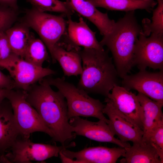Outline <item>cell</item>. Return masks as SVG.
<instances>
[{"mask_svg":"<svg viewBox=\"0 0 163 163\" xmlns=\"http://www.w3.org/2000/svg\"><path fill=\"white\" fill-rule=\"evenodd\" d=\"M39 82L26 91V100L52 133L53 140L68 145L76 134L69 122L66 99L59 91H54L42 79Z\"/></svg>","mask_w":163,"mask_h":163,"instance_id":"1","label":"cell"},{"mask_svg":"<svg viewBox=\"0 0 163 163\" xmlns=\"http://www.w3.org/2000/svg\"><path fill=\"white\" fill-rule=\"evenodd\" d=\"M107 50L93 48L80 50L82 72L77 87L87 93L101 94L106 97L118 85V75Z\"/></svg>","mask_w":163,"mask_h":163,"instance_id":"2","label":"cell"},{"mask_svg":"<svg viewBox=\"0 0 163 163\" xmlns=\"http://www.w3.org/2000/svg\"><path fill=\"white\" fill-rule=\"evenodd\" d=\"M134 11L126 12L124 17L116 22L112 32L103 36L99 42L111 52L118 76L122 78L133 67L135 43L142 31Z\"/></svg>","mask_w":163,"mask_h":163,"instance_id":"3","label":"cell"},{"mask_svg":"<svg viewBox=\"0 0 163 163\" xmlns=\"http://www.w3.org/2000/svg\"><path fill=\"white\" fill-rule=\"evenodd\" d=\"M42 80L51 86L56 87L64 97L69 119L75 117H93L107 124L108 120L103 112L105 105L99 100L90 97L85 91L64 78L46 77Z\"/></svg>","mask_w":163,"mask_h":163,"instance_id":"4","label":"cell"},{"mask_svg":"<svg viewBox=\"0 0 163 163\" xmlns=\"http://www.w3.org/2000/svg\"><path fill=\"white\" fill-rule=\"evenodd\" d=\"M26 97V91L14 89L8 90L6 97L12 107L20 136L28 139L30 134L40 132L46 133L52 138V133Z\"/></svg>","mask_w":163,"mask_h":163,"instance_id":"5","label":"cell"},{"mask_svg":"<svg viewBox=\"0 0 163 163\" xmlns=\"http://www.w3.org/2000/svg\"><path fill=\"white\" fill-rule=\"evenodd\" d=\"M62 16L32 7L27 11L22 22L37 32L51 54L66 30V23Z\"/></svg>","mask_w":163,"mask_h":163,"instance_id":"6","label":"cell"},{"mask_svg":"<svg viewBox=\"0 0 163 163\" xmlns=\"http://www.w3.org/2000/svg\"><path fill=\"white\" fill-rule=\"evenodd\" d=\"M0 67L8 71L16 88L25 91L43 78L55 73L50 68L35 65L13 53L0 60Z\"/></svg>","mask_w":163,"mask_h":163,"instance_id":"7","label":"cell"},{"mask_svg":"<svg viewBox=\"0 0 163 163\" xmlns=\"http://www.w3.org/2000/svg\"><path fill=\"white\" fill-rule=\"evenodd\" d=\"M19 136L5 155L10 163H28L31 161H43L52 157H57L59 152L67 146H57L36 143Z\"/></svg>","mask_w":163,"mask_h":163,"instance_id":"8","label":"cell"},{"mask_svg":"<svg viewBox=\"0 0 163 163\" xmlns=\"http://www.w3.org/2000/svg\"><path fill=\"white\" fill-rule=\"evenodd\" d=\"M133 65L139 70H163V36L151 34L147 37L142 31L135 43Z\"/></svg>","mask_w":163,"mask_h":163,"instance_id":"9","label":"cell"},{"mask_svg":"<svg viewBox=\"0 0 163 163\" xmlns=\"http://www.w3.org/2000/svg\"><path fill=\"white\" fill-rule=\"evenodd\" d=\"M122 79V86L128 90H136L154 101L163 103V70L156 72L139 70Z\"/></svg>","mask_w":163,"mask_h":163,"instance_id":"10","label":"cell"},{"mask_svg":"<svg viewBox=\"0 0 163 163\" xmlns=\"http://www.w3.org/2000/svg\"><path fill=\"white\" fill-rule=\"evenodd\" d=\"M125 148L103 146L85 148L78 151L65 148L59 153L62 163H115L125 153Z\"/></svg>","mask_w":163,"mask_h":163,"instance_id":"11","label":"cell"},{"mask_svg":"<svg viewBox=\"0 0 163 163\" xmlns=\"http://www.w3.org/2000/svg\"><path fill=\"white\" fill-rule=\"evenodd\" d=\"M105 102L103 112L109 118L107 124L113 135L124 142H142L143 130L121 113L109 101L105 99Z\"/></svg>","mask_w":163,"mask_h":163,"instance_id":"12","label":"cell"},{"mask_svg":"<svg viewBox=\"0 0 163 163\" xmlns=\"http://www.w3.org/2000/svg\"><path fill=\"white\" fill-rule=\"evenodd\" d=\"M69 122L76 135L83 136L97 142L112 143L124 148L130 146L129 142L116 138L107 124L103 120L94 122L75 117L70 118Z\"/></svg>","mask_w":163,"mask_h":163,"instance_id":"13","label":"cell"},{"mask_svg":"<svg viewBox=\"0 0 163 163\" xmlns=\"http://www.w3.org/2000/svg\"><path fill=\"white\" fill-rule=\"evenodd\" d=\"M107 97L121 113L142 130V108L137 95L122 86H115Z\"/></svg>","mask_w":163,"mask_h":163,"instance_id":"14","label":"cell"},{"mask_svg":"<svg viewBox=\"0 0 163 163\" xmlns=\"http://www.w3.org/2000/svg\"><path fill=\"white\" fill-rule=\"evenodd\" d=\"M68 43L66 49H80L79 47L84 48H93L104 50L103 47L97 40L95 33L92 31L80 18L78 22L72 21L68 18Z\"/></svg>","mask_w":163,"mask_h":163,"instance_id":"15","label":"cell"},{"mask_svg":"<svg viewBox=\"0 0 163 163\" xmlns=\"http://www.w3.org/2000/svg\"><path fill=\"white\" fill-rule=\"evenodd\" d=\"M73 10L87 18L97 28L103 36L110 33L116 22L107 13H102L87 0H66Z\"/></svg>","mask_w":163,"mask_h":163,"instance_id":"16","label":"cell"},{"mask_svg":"<svg viewBox=\"0 0 163 163\" xmlns=\"http://www.w3.org/2000/svg\"><path fill=\"white\" fill-rule=\"evenodd\" d=\"M19 136L11 104L4 100L0 104V154L5 155Z\"/></svg>","mask_w":163,"mask_h":163,"instance_id":"17","label":"cell"},{"mask_svg":"<svg viewBox=\"0 0 163 163\" xmlns=\"http://www.w3.org/2000/svg\"><path fill=\"white\" fill-rule=\"evenodd\" d=\"M137 96L142 108V141L145 142L156 126L163 120V103L154 101L140 93Z\"/></svg>","mask_w":163,"mask_h":163,"instance_id":"18","label":"cell"},{"mask_svg":"<svg viewBox=\"0 0 163 163\" xmlns=\"http://www.w3.org/2000/svg\"><path fill=\"white\" fill-rule=\"evenodd\" d=\"M80 49L67 50L58 43L50 54L54 62H58L65 76H77L82 72Z\"/></svg>","mask_w":163,"mask_h":163,"instance_id":"19","label":"cell"},{"mask_svg":"<svg viewBox=\"0 0 163 163\" xmlns=\"http://www.w3.org/2000/svg\"><path fill=\"white\" fill-rule=\"evenodd\" d=\"M121 163H162L154 147L149 142L133 143L125 148Z\"/></svg>","mask_w":163,"mask_h":163,"instance_id":"20","label":"cell"},{"mask_svg":"<svg viewBox=\"0 0 163 163\" xmlns=\"http://www.w3.org/2000/svg\"><path fill=\"white\" fill-rule=\"evenodd\" d=\"M96 8L109 10L126 12L144 9L149 12L153 10L157 2L154 0H87Z\"/></svg>","mask_w":163,"mask_h":163,"instance_id":"21","label":"cell"},{"mask_svg":"<svg viewBox=\"0 0 163 163\" xmlns=\"http://www.w3.org/2000/svg\"><path fill=\"white\" fill-rule=\"evenodd\" d=\"M13 53L24 59L31 34L23 22L17 23L5 31Z\"/></svg>","mask_w":163,"mask_h":163,"instance_id":"22","label":"cell"},{"mask_svg":"<svg viewBox=\"0 0 163 163\" xmlns=\"http://www.w3.org/2000/svg\"><path fill=\"white\" fill-rule=\"evenodd\" d=\"M48 57V53L44 43L31 34L24 59L35 65L42 67L43 63Z\"/></svg>","mask_w":163,"mask_h":163,"instance_id":"23","label":"cell"},{"mask_svg":"<svg viewBox=\"0 0 163 163\" xmlns=\"http://www.w3.org/2000/svg\"><path fill=\"white\" fill-rule=\"evenodd\" d=\"M157 1V7L153 11L152 22L148 18L142 21L143 33L146 36L151 34L163 36V0Z\"/></svg>","mask_w":163,"mask_h":163,"instance_id":"24","label":"cell"},{"mask_svg":"<svg viewBox=\"0 0 163 163\" xmlns=\"http://www.w3.org/2000/svg\"><path fill=\"white\" fill-rule=\"evenodd\" d=\"M26 0L32 7L41 11L59 12L68 18L71 17L74 11L66 2L59 0Z\"/></svg>","mask_w":163,"mask_h":163,"instance_id":"25","label":"cell"},{"mask_svg":"<svg viewBox=\"0 0 163 163\" xmlns=\"http://www.w3.org/2000/svg\"><path fill=\"white\" fill-rule=\"evenodd\" d=\"M18 15V9L0 5V32L12 26Z\"/></svg>","mask_w":163,"mask_h":163,"instance_id":"26","label":"cell"},{"mask_svg":"<svg viewBox=\"0 0 163 163\" xmlns=\"http://www.w3.org/2000/svg\"><path fill=\"white\" fill-rule=\"evenodd\" d=\"M156 149L163 162V120H161L150 133L147 140Z\"/></svg>","mask_w":163,"mask_h":163,"instance_id":"27","label":"cell"},{"mask_svg":"<svg viewBox=\"0 0 163 163\" xmlns=\"http://www.w3.org/2000/svg\"><path fill=\"white\" fill-rule=\"evenodd\" d=\"M13 53L5 31L0 32V60L6 59Z\"/></svg>","mask_w":163,"mask_h":163,"instance_id":"28","label":"cell"},{"mask_svg":"<svg viewBox=\"0 0 163 163\" xmlns=\"http://www.w3.org/2000/svg\"><path fill=\"white\" fill-rule=\"evenodd\" d=\"M16 88L13 80L0 70V88L14 89Z\"/></svg>","mask_w":163,"mask_h":163,"instance_id":"29","label":"cell"},{"mask_svg":"<svg viewBox=\"0 0 163 163\" xmlns=\"http://www.w3.org/2000/svg\"><path fill=\"white\" fill-rule=\"evenodd\" d=\"M17 1L18 0H0V5L18 9Z\"/></svg>","mask_w":163,"mask_h":163,"instance_id":"30","label":"cell"},{"mask_svg":"<svg viewBox=\"0 0 163 163\" xmlns=\"http://www.w3.org/2000/svg\"><path fill=\"white\" fill-rule=\"evenodd\" d=\"M9 89L0 88V104L6 98V94Z\"/></svg>","mask_w":163,"mask_h":163,"instance_id":"31","label":"cell"},{"mask_svg":"<svg viewBox=\"0 0 163 163\" xmlns=\"http://www.w3.org/2000/svg\"><path fill=\"white\" fill-rule=\"evenodd\" d=\"M0 163H10L5 156V155L0 154Z\"/></svg>","mask_w":163,"mask_h":163,"instance_id":"32","label":"cell"},{"mask_svg":"<svg viewBox=\"0 0 163 163\" xmlns=\"http://www.w3.org/2000/svg\"></svg>","mask_w":163,"mask_h":163,"instance_id":"33","label":"cell"}]
</instances>
